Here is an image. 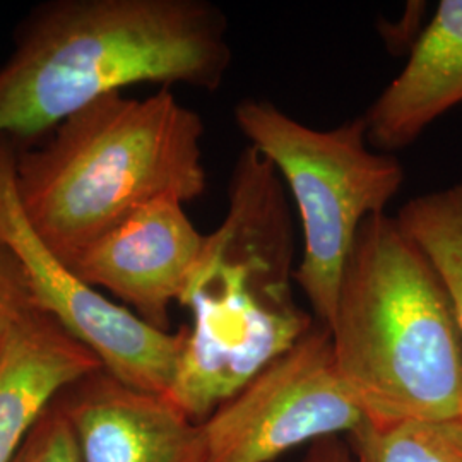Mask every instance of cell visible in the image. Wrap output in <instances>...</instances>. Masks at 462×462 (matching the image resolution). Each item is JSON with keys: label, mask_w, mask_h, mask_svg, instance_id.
<instances>
[{"label": "cell", "mask_w": 462, "mask_h": 462, "mask_svg": "<svg viewBox=\"0 0 462 462\" xmlns=\"http://www.w3.org/2000/svg\"><path fill=\"white\" fill-rule=\"evenodd\" d=\"M231 57L226 16L206 0H50L0 66V137L34 139L133 84L216 91Z\"/></svg>", "instance_id": "cell-1"}, {"label": "cell", "mask_w": 462, "mask_h": 462, "mask_svg": "<svg viewBox=\"0 0 462 462\" xmlns=\"http://www.w3.org/2000/svg\"><path fill=\"white\" fill-rule=\"evenodd\" d=\"M204 122L163 88L148 98L112 93L67 116L40 148L17 151L19 204L67 265L160 199L206 190Z\"/></svg>", "instance_id": "cell-2"}, {"label": "cell", "mask_w": 462, "mask_h": 462, "mask_svg": "<svg viewBox=\"0 0 462 462\" xmlns=\"http://www.w3.org/2000/svg\"><path fill=\"white\" fill-rule=\"evenodd\" d=\"M336 366L379 423L462 418V334L446 282L396 216H370L330 320Z\"/></svg>", "instance_id": "cell-3"}, {"label": "cell", "mask_w": 462, "mask_h": 462, "mask_svg": "<svg viewBox=\"0 0 462 462\" xmlns=\"http://www.w3.org/2000/svg\"><path fill=\"white\" fill-rule=\"evenodd\" d=\"M295 236L281 175L252 146L231 170L228 213L211 235L180 305L190 336L216 362L263 370L315 320L293 297Z\"/></svg>", "instance_id": "cell-4"}, {"label": "cell", "mask_w": 462, "mask_h": 462, "mask_svg": "<svg viewBox=\"0 0 462 462\" xmlns=\"http://www.w3.org/2000/svg\"><path fill=\"white\" fill-rule=\"evenodd\" d=\"M233 114L248 146L274 165L291 190L303 230L295 282L317 320L329 326L360 226L385 213L404 183V168L393 154L368 148L364 116L319 131L267 99H242Z\"/></svg>", "instance_id": "cell-5"}, {"label": "cell", "mask_w": 462, "mask_h": 462, "mask_svg": "<svg viewBox=\"0 0 462 462\" xmlns=\"http://www.w3.org/2000/svg\"><path fill=\"white\" fill-rule=\"evenodd\" d=\"M16 143L0 137V244L16 255L33 303L91 349L103 370L134 389L166 396L183 346L131 309L86 284L50 250L24 215L16 190Z\"/></svg>", "instance_id": "cell-6"}, {"label": "cell", "mask_w": 462, "mask_h": 462, "mask_svg": "<svg viewBox=\"0 0 462 462\" xmlns=\"http://www.w3.org/2000/svg\"><path fill=\"white\" fill-rule=\"evenodd\" d=\"M366 418L339 375L329 328L317 320L200 423L206 462L274 461L295 447L349 435Z\"/></svg>", "instance_id": "cell-7"}, {"label": "cell", "mask_w": 462, "mask_h": 462, "mask_svg": "<svg viewBox=\"0 0 462 462\" xmlns=\"http://www.w3.org/2000/svg\"><path fill=\"white\" fill-rule=\"evenodd\" d=\"M206 245L180 200L141 208L81 252L69 267L95 290L120 298L134 314L170 332V309L180 303Z\"/></svg>", "instance_id": "cell-8"}, {"label": "cell", "mask_w": 462, "mask_h": 462, "mask_svg": "<svg viewBox=\"0 0 462 462\" xmlns=\"http://www.w3.org/2000/svg\"><path fill=\"white\" fill-rule=\"evenodd\" d=\"M83 462H206L200 423L162 394L134 389L98 368L53 399Z\"/></svg>", "instance_id": "cell-9"}, {"label": "cell", "mask_w": 462, "mask_h": 462, "mask_svg": "<svg viewBox=\"0 0 462 462\" xmlns=\"http://www.w3.org/2000/svg\"><path fill=\"white\" fill-rule=\"evenodd\" d=\"M103 368L97 355L33 303L0 345V462L26 437L69 383Z\"/></svg>", "instance_id": "cell-10"}, {"label": "cell", "mask_w": 462, "mask_h": 462, "mask_svg": "<svg viewBox=\"0 0 462 462\" xmlns=\"http://www.w3.org/2000/svg\"><path fill=\"white\" fill-rule=\"evenodd\" d=\"M462 103V0H442L408 64L365 114L368 144L408 148L437 116Z\"/></svg>", "instance_id": "cell-11"}, {"label": "cell", "mask_w": 462, "mask_h": 462, "mask_svg": "<svg viewBox=\"0 0 462 462\" xmlns=\"http://www.w3.org/2000/svg\"><path fill=\"white\" fill-rule=\"evenodd\" d=\"M396 219L446 282L462 334V182L408 200Z\"/></svg>", "instance_id": "cell-12"}, {"label": "cell", "mask_w": 462, "mask_h": 462, "mask_svg": "<svg viewBox=\"0 0 462 462\" xmlns=\"http://www.w3.org/2000/svg\"><path fill=\"white\" fill-rule=\"evenodd\" d=\"M356 462H462V418L379 423L349 433Z\"/></svg>", "instance_id": "cell-13"}, {"label": "cell", "mask_w": 462, "mask_h": 462, "mask_svg": "<svg viewBox=\"0 0 462 462\" xmlns=\"http://www.w3.org/2000/svg\"><path fill=\"white\" fill-rule=\"evenodd\" d=\"M13 462H83L66 416L51 402Z\"/></svg>", "instance_id": "cell-14"}, {"label": "cell", "mask_w": 462, "mask_h": 462, "mask_svg": "<svg viewBox=\"0 0 462 462\" xmlns=\"http://www.w3.org/2000/svg\"><path fill=\"white\" fill-rule=\"evenodd\" d=\"M33 307V298L16 255L0 244V345L17 319Z\"/></svg>", "instance_id": "cell-15"}, {"label": "cell", "mask_w": 462, "mask_h": 462, "mask_svg": "<svg viewBox=\"0 0 462 462\" xmlns=\"http://www.w3.org/2000/svg\"><path fill=\"white\" fill-rule=\"evenodd\" d=\"M301 462H356L349 444L339 437H328L310 444Z\"/></svg>", "instance_id": "cell-16"}]
</instances>
